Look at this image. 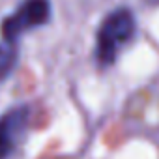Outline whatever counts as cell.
<instances>
[{
	"mask_svg": "<svg viewBox=\"0 0 159 159\" xmlns=\"http://www.w3.org/2000/svg\"><path fill=\"white\" fill-rule=\"evenodd\" d=\"M51 17L49 0H23L21 6L2 23V38L6 43H15L17 38L36 26H41Z\"/></svg>",
	"mask_w": 159,
	"mask_h": 159,
	"instance_id": "7a4b0ae2",
	"label": "cell"
},
{
	"mask_svg": "<svg viewBox=\"0 0 159 159\" xmlns=\"http://www.w3.org/2000/svg\"><path fill=\"white\" fill-rule=\"evenodd\" d=\"M15 66V51L11 43L0 45V79H4Z\"/></svg>",
	"mask_w": 159,
	"mask_h": 159,
	"instance_id": "277c9868",
	"label": "cell"
},
{
	"mask_svg": "<svg viewBox=\"0 0 159 159\" xmlns=\"http://www.w3.org/2000/svg\"><path fill=\"white\" fill-rule=\"evenodd\" d=\"M28 109H11L0 116V159H8L28 125Z\"/></svg>",
	"mask_w": 159,
	"mask_h": 159,
	"instance_id": "3957f363",
	"label": "cell"
},
{
	"mask_svg": "<svg viewBox=\"0 0 159 159\" xmlns=\"http://www.w3.org/2000/svg\"><path fill=\"white\" fill-rule=\"evenodd\" d=\"M146 4H152V6H159V0H144Z\"/></svg>",
	"mask_w": 159,
	"mask_h": 159,
	"instance_id": "5b68a950",
	"label": "cell"
},
{
	"mask_svg": "<svg viewBox=\"0 0 159 159\" xmlns=\"http://www.w3.org/2000/svg\"><path fill=\"white\" fill-rule=\"evenodd\" d=\"M135 28V17L127 8H118L103 19L96 38V60L101 67L114 64L120 49L133 39Z\"/></svg>",
	"mask_w": 159,
	"mask_h": 159,
	"instance_id": "6da1fadb",
	"label": "cell"
}]
</instances>
